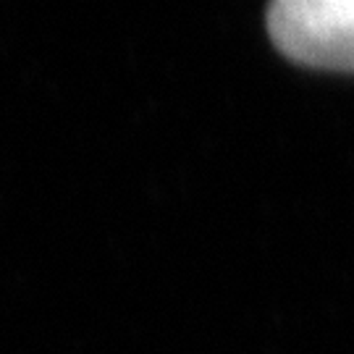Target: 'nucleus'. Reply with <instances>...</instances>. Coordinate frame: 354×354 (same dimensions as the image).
<instances>
[{"mask_svg":"<svg viewBox=\"0 0 354 354\" xmlns=\"http://www.w3.org/2000/svg\"><path fill=\"white\" fill-rule=\"evenodd\" d=\"M268 29L297 64L354 71V0H281L268 11Z\"/></svg>","mask_w":354,"mask_h":354,"instance_id":"1","label":"nucleus"}]
</instances>
